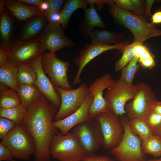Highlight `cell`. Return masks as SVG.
Here are the masks:
<instances>
[{
    "label": "cell",
    "mask_w": 161,
    "mask_h": 161,
    "mask_svg": "<svg viewBox=\"0 0 161 161\" xmlns=\"http://www.w3.org/2000/svg\"><path fill=\"white\" fill-rule=\"evenodd\" d=\"M58 109L43 94L27 108L21 125L35 143L34 161H50V143L54 136L59 132L53 123Z\"/></svg>",
    "instance_id": "6da1fadb"
},
{
    "label": "cell",
    "mask_w": 161,
    "mask_h": 161,
    "mask_svg": "<svg viewBox=\"0 0 161 161\" xmlns=\"http://www.w3.org/2000/svg\"><path fill=\"white\" fill-rule=\"evenodd\" d=\"M109 5V11L111 16L117 23L130 31L134 41L143 44L149 38L161 36V30L156 28L152 23L148 22L144 16L122 10L114 2Z\"/></svg>",
    "instance_id": "7a4b0ae2"
},
{
    "label": "cell",
    "mask_w": 161,
    "mask_h": 161,
    "mask_svg": "<svg viewBox=\"0 0 161 161\" xmlns=\"http://www.w3.org/2000/svg\"><path fill=\"white\" fill-rule=\"evenodd\" d=\"M124 129L122 139L110 152L118 161H146L145 155L141 148L142 140L131 131L128 115L119 116Z\"/></svg>",
    "instance_id": "3957f363"
},
{
    "label": "cell",
    "mask_w": 161,
    "mask_h": 161,
    "mask_svg": "<svg viewBox=\"0 0 161 161\" xmlns=\"http://www.w3.org/2000/svg\"><path fill=\"white\" fill-rule=\"evenodd\" d=\"M50 152L58 161H81L86 156L78 138L72 132L55 134L50 143Z\"/></svg>",
    "instance_id": "277c9868"
},
{
    "label": "cell",
    "mask_w": 161,
    "mask_h": 161,
    "mask_svg": "<svg viewBox=\"0 0 161 161\" xmlns=\"http://www.w3.org/2000/svg\"><path fill=\"white\" fill-rule=\"evenodd\" d=\"M1 143L9 148L17 159L28 160L35 152L33 139L21 125H16L1 139Z\"/></svg>",
    "instance_id": "5b68a950"
},
{
    "label": "cell",
    "mask_w": 161,
    "mask_h": 161,
    "mask_svg": "<svg viewBox=\"0 0 161 161\" xmlns=\"http://www.w3.org/2000/svg\"><path fill=\"white\" fill-rule=\"evenodd\" d=\"M136 85V95L130 102L126 103L125 109L129 119L138 118L145 120L157 101L150 86L142 82Z\"/></svg>",
    "instance_id": "8992f818"
},
{
    "label": "cell",
    "mask_w": 161,
    "mask_h": 161,
    "mask_svg": "<svg viewBox=\"0 0 161 161\" xmlns=\"http://www.w3.org/2000/svg\"><path fill=\"white\" fill-rule=\"evenodd\" d=\"M136 92V85L128 84L120 77L106 89L104 97L109 111L119 116L126 114V102L134 98Z\"/></svg>",
    "instance_id": "52a82bcc"
},
{
    "label": "cell",
    "mask_w": 161,
    "mask_h": 161,
    "mask_svg": "<svg viewBox=\"0 0 161 161\" xmlns=\"http://www.w3.org/2000/svg\"><path fill=\"white\" fill-rule=\"evenodd\" d=\"M41 64L43 70L48 75L54 88L73 89L67 76L70 66L68 61L60 60L55 52H44L42 54Z\"/></svg>",
    "instance_id": "ba28073f"
},
{
    "label": "cell",
    "mask_w": 161,
    "mask_h": 161,
    "mask_svg": "<svg viewBox=\"0 0 161 161\" xmlns=\"http://www.w3.org/2000/svg\"><path fill=\"white\" fill-rule=\"evenodd\" d=\"M72 132L78 138L86 156L94 154L102 145L103 138L100 126L95 118L76 126Z\"/></svg>",
    "instance_id": "9c48e42d"
},
{
    "label": "cell",
    "mask_w": 161,
    "mask_h": 161,
    "mask_svg": "<svg viewBox=\"0 0 161 161\" xmlns=\"http://www.w3.org/2000/svg\"><path fill=\"white\" fill-rule=\"evenodd\" d=\"M54 88L60 95L61 103L54 121L63 119L72 114L81 106L90 92L89 86L86 83L72 89Z\"/></svg>",
    "instance_id": "30bf717a"
},
{
    "label": "cell",
    "mask_w": 161,
    "mask_h": 161,
    "mask_svg": "<svg viewBox=\"0 0 161 161\" xmlns=\"http://www.w3.org/2000/svg\"><path fill=\"white\" fill-rule=\"evenodd\" d=\"M99 122L103 136L102 146L111 149L121 141L124 132L120 117L110 111L101 113L95 118Z\"/></svg>",
    "instance_id": "8fae6325"
},
{
    "label": "cell",
    "mask_w": 161,
    "mask_h": 161,
    "mask_svg": "<svg viewBox=\"0 0 161 161\" xmlns=\"http://www.w3.org/2000/svg\"><path fill=\"white\" fill-rule=\"evenodd\" d=\"M59 23H48L37 39L45 51L56 52L75 46L74 41L65 34Z\"/></svg>",
    "instance_id": "7c38bea8"
},
{
    "label": "cell",
    "mask_w": 161,
    "mask_h": 161,
    "mask_svg": "<svg viewBox=\"0 0 161 161\" xmlns=\"http://www.w3.org/2000/svg\"><path fill=\"white\" fill-rule=\"evenodd\" d=\"M129 41L118 45L95 44L91 43L86 44L80 52L78 57L74 60L75 64L78 67L73 80L72 84L77 85L81 81V75L86 66L92 60L103 53L108 50L117 49L123 52L126 47L129 44Z\"/></svg>",
    "instance_id": "4fadbf2b"
},
{
    "label": "cell",
    "mask_w": 161,
    "mask_h": 161,
    "mask_svg": "<svg viewBox=\"0 0 161 161\" xmlns=\"http://www.w3.org/2000/svg\"><path fill=\"white\" fill-rule=\"evenodd\" d=\"M115 80L111 74L107 73L97 78L89 85V93L93 97L89 111L92 118H94L99 114L109 111L103 92L104 90L112 85Z\"/></svg>",
    "instance_id": "5bb4252c"
},
{
    "label": "cell",
    "mask_w": 161,
    "mask_h": 161,
    "mask_svg": "<svg viewBox=\"0 0 161 161\" xmlns=\"http://www.w3.org/2000/svg\"><path fill=\"white\" fill-rule=\"evenodd\" d=\"M45 51L37 39L19 40L11 44L9 59L19 65L29 64Z\"/></svg>",
    "instance_id": "9a60e30c"
},
{
    "label": "cell",
    "mask_w": 161,
    "mask_h": 161,
    "mask_svg": "<svg viewBox=\"0 0 161 161\" xmlns=\"http://www.w3.org/2000/svg\"><path fill=\"white\" fill-rule=\"evenodd\" d=\"M43 53L32 60L29 64L35 69L36 79L34 85L37 87L42 93L56 108L59 109L61 103V96L55 89L50 80L43 70L41 60Z\"/></svg>",
    "instance_id": "2e32d148"
},
{
    "label": "cell",
    "mask_w": 161,
    "mask_h": 161,
    "mask_svg": "<svg viewBox=\"0 0 161 161\" xmlns=\"http://www.w3.org/2000/svg\"><path fill=\"white\" fill-rule=\"evenodd\" d=\"M93 99L92 96L89 93L87 95L82 105L77 110L64 119L54 121V125L64 135L76 126L92 120L93 118L90 116L89 111Z\"/></svg>",
    "instance_id": "e0dca14e"
},
{
    "label": "cell",
    "mask_w": 161,
    "mask_h": 161,
    "mask_svg": "<svg viewBox=\"0 0 161 161\" xmlns=\"http://www.w3.org/2000/svg\"><path fill=\"white\" fill-rule=\"evenodd\" d=\"M85 16L78 27V31L80 35L85 39L90 38L94 28L98 27L105 28L106 26L98 14L94 4L84 10Z\"/></svg>",
    "instance_id": "ac0fdd59"
},
{
    "label": "cell",
    "mask_w": 161,
    "mask_h": 161,
    "mask_svg": "<svg viewBox=\"0 0 161 161\" xmlns=\"http://www.w3.org/2000/svg\"><path fill=\"white\" fill-rule=\"evenodd\" d=\"M3 2L5 7L20 20H25L44 14L38 7L28 5L18 0H3Z\"/></svg>",
    "instance_id": "d6986e66"
},
{
    "label": "cell",
    "mask_w": 161,
    "mask_h": 161,
    "mask_svg": "<svg viewBox=\"0 0 161 161\" xmlns=\"http://www.w3.org/2000/svg\"><path fill=\"white\" fill-rule=\"evenodd\" d=\"M125 34L106 30H98L94 29L91 33L90 38L91 43L95 44L114 45L122 44Z\"/></svg>",
    "instance_id": "ffe728a7"
},
{
    "label": "cell",
    "mask_w": 161,
    "mask_h": 161,
    "mask_svg": "<svg viewBox=\"0 0 161 161\" xmlns=\"http://www.w3.org/2000/svg\"><path fill=\"white\" fill-rule=\"evenodd\" d=\"M15 62L9 60L8 62L0 67V81L17 91L19 84L17 76L19 66Z\"/></svg>",
    "instance_id": "44dd1931"
},
{
    "label": "cell",
    "mask_w": 161,
    "mask_h": 161,
    "mask_svg": "<svg viewBox=\"0 0 161 161\" xmlns=\"http://www.w3.org/2000/svg\"><path fill=\"white\" fill-rule=\"evenodd\" d=\"M46 21L44 14L33 17L24 27L20 40L25 41L33 39L40 34L46 25Z\"/></svg>",
    "instance_id": "7402d4cb"
},
{
    "label": "cell",
    "mask_w": 161,
    "mask_h": 161,
    "mask_svg": "<svg viewBox=\"0 0 161 161\" xmlns=\"http://www.w3.org/2000/svg\"><path fill=\"white\" fill-rule=\"evenodd\" d=\"M88 4L84 0H68L60 11L61 22V24L65 30L68 26L70 18L73 13L77 9H86Z\"/></svg>",
    "instance_id": "603a6c76"
},
{
    "label": "cell",
    "mask_w": 161,
    "mask_h": 161,
    "mask_svg": "<svg viewBox=\"0 0 161 161\" xmlns=\"http://www.w3.org/2000/svg\"><path fill=\"white\" fill-rule=\"evenodd\" d=\"M17 92L21 103L27 108L43 94L34 85L19 84Z\"/></svg>",
    "instance_id": "cb8c5ba5"
},
{
    "label": "cell",
    "mask_w": 161,
    "mask_h": 161,
    "mask_svg": "<svg viewBox=\"0 0 161 161\" xmlns=\"http://www.w3.org/2000/svg\"><path fill=\"white\" fill-rule=\"evenodd\" d=\"M21 103L17 92L7 86L0 83V108L9 109Z\"/></svg>",
    "instance_id": "d4e9b609"
},
{
    "label": "cell",
    "mask_w": 161,
    "mask_h": 161,
    "mask_svg": "<svg viewBox=\"0 0 161 161\" xmlns=\"http://www.w3.org/2000/svg\"><path fill=\"white\" fill-rule=\"evenodd\" d=\"M27 111V108L21 103L12 108H0V117L7 118L14 122L16 125H21Z\"/></svg>",
    "instance_id": "484cf974"
},
{
    "label": "cell",
    "mask_w": 161,
    "mask_h": 161,
    "mask_svg": "<svg viewBox=\"0 0 161 161\" xmlns=\"http://www.w3.org/2000/svg\"><path fill=\"white\" fill-rule=\"evenodd\" d=\"M129 125L131 131L138 136L142 141L147 140L153 135V130L144 120L138 118L129 119Z\"/></svg>",
    "instance_id": "4316f807"
},
{
    "label": "cell",
    "mask_w": 161,
    "mask_h": 161,
    "mask_svg": "<svg viewBox=\"0 0 161 161\" xmlns=\"http://www.w3.org/2000/svg\"><path fill=\"white\" fill-rule=\"evenodd\" d=\"M135 55L139 58L138 62L143 68L151 69L156 65L154 56L147 47L143 44H139L136 46Z\"/></svg>",
    "instance_id": "83f0119b"
},
{
    "label": "cell",
    "mask_w": 161,
    "mask_h": 161,
    "mask_svg": "<svg viewBox=\"0 0 161 161\" xmlns=\"http://www.w3.org/2000/svg\"><path fill=\"white\" fill-rule=\"evenodd\" d=\"M0 11V37L3 43L1 45L10 44L12 30V21L4 8Z\"/></svg>",
    "instance_id": "f1b7e54d"
},
{
    "label": "cell",
    "mask_w": 161,
    "mask_h": 161,
    "mask_svg": "<svg viewBox=\"0 0 161 161\" xmlns=\"http://www.w3.org/2000/svg\"><path fill=\"white\" fill-rule=\"evenodd\" d=\"M35 69L29 64L19 66L17 78L19 84L34 85L36 79Z\"/></svg>",
    "instance_id": "f546056e"
},
{
    "label": "cell",
    "mask_w": 161,
    "mask_h": 161,
    "mask_svg": "<svg viewBox=\"0 0 161 161\" xmlns=\"http://www.w3.org/2000/svg\"><path fill=\"white\" fill-rule=\"evenodd\" d=\"M141 148L145 154L151 155L155 157L161 156V140L153 135L142 141Z\"/></svg>",
    "instance_id": "4dcf8cb0"
},
{
    "label": "cell",
    "mask_w": 161,
    "mask_h": 161,
    "mask_svg": "<svg viewBox=\"0 0 161 161\" xmlns=\"http://www.w3.org/2000/svg\"><path fill=\"white\" fill-rule=\"evenodd\" d=\"M139 44H141L134 41L126 47L122 52L121 57L115 63L114 69L116 71L121 70L128 64L135 55L136 46Z\"/></svg>",
    "instance_id": "1f68e13d"
},
{
    "label": "cell",
    "mask_w": 161,
    "mask_h": 161,
    "mask_svg": "<svg viewBox=\"0 0 161 161\" xmlns=\"http://www.w3.org/2000/svg\"><path fill=\"white\" fill-rule=\"evenodd\" d=\"M138 60L139 58L134 55L128 64L121 70L120 77L128 84H132L134 76L139 69Z\"/></svg>",
    "instance_id": "d6a6232c"
},
{
    "label": "cell",
    "mask_w": 161,
    "mask_h": 161,
    "mask_svg": "<svg viewBox=\"0 0 161 161\" xmlns=\"http://www.w3.org/2000/svg\"><path fill=\"white\" fill-rule=\"evenodd\" d=\"M13 121L7 118L0 117V138L4 137L16 125Z\"/></svg>",
    "instance_id": "836d02e7"
},
{
    "label": "cell",
    "mask_w": 161,
    "mask_h": 161,
    "mask_svg": "<svg viewBox=\"0 0 161 161\" xmlns=\"http://www.w3.org/2000/svg\"><path fill=\"white\" fill-rule=\"evenodd\" d=\"M49 7L44 13L46 18L54 13L60 11L61 8L64 2L63 0H48Z\"/></svg>",
    "instance_id": "e575fe53"
},
{
    "label": "cell",
    "mask_w": 161,
    "mask_h": 161,
    "mask_svg": "<svg viewBox=\"0 0 161 161\" xmlns=\"http://www.w3.org/2000/svg\"><path fill=\"white\" fill-rule=\"evenodd\" d=\"M145 122L153 130L161 124V115L152 111L147 117Z\"/></svg>",
    "instance_id": "d590c367"
},
{
    "label": "cell",
    "mask_w": 161,
    "mask_h": 161,
    "mask_svg": "<svg viewBox=\"0 0 161 161\" xmlns=\"http://www.w3.org/2000/svg\"><path fill=\"white\" fill-rule=\"evenodd\" d=\"M11 44L1 45L0 47V67L5 64L9 60Z\"/></svg>",
    "instance_id": "8d00e7d4"
},
{
    "label": "cell",
    "mask_w": 161,
    "mask_h": 161,
    "mask_svg": "<svg viewBox=\"0 0 161 161\" xmlns=\"http://www.w3.org/2000/svg\"><path fill=\"white\" fill-rule=\"evenodd\" d=\"M14 157L11 151L1 142L0 143V161H11Z\"/></svg>",
    "instance_id": "74e56055"
},
{
    "label": "cell",
    "mask_w": 161,
    "mask_h": 161,
    "mask_svg": "<svg viewBox=\"0 0 161 161\" xmlns=\"http://www.w3.org/2000/svg\"><path fill=\"white\" fill-rule=\"evenodd\" d=\"M114 4L120 9L128 11H134V9L131 0H114Z\"/></svg>",
    "instance_id": "f35d334b"
},
{
    "label": "cell",
    "mask_w": 161,
    "mask_h": 161,
    "mask_svg": "<svg viewBox=\"0 0 161 161\" xmlns=\"http://www.w3.org/2000/svg\"><path fill=\"white\" fill-rule=\"evenodd\" d=\"M134 9L133 13L141 16H144L145 9L144 1L141 0H131Z\"/></svg>",
    "instance_id": "ab89813d"
},
{
    "label": "cell",
    "mask_w": 161,
    "mask_h": 161,
    "mask_svg": "<svg viewBox=\"0 0 161 161\" xmlns=\"http://www.w3.org/2000/svg\"><path fill=\"white\" fill-rule=\"evenodd\" d=\"M81 161H116L108 156L93 154L86 156Z\"/></svg>",
    "instance_id": "60d3db41"
},
{
    "label": "cell",
    "mask_w": 161,
    "mask_h": 161,
    "mask_svg": "<svg viewBox=\"0 0 161 161\" xmlns=\"http://www.w3.org/2000/svg\"><path fill=\"white\" fill-rule=\"evenodd\" d=\"M86 2L90 5L96 4L97 9L98 10L101 9L104 4H109L114 2V0H86Z\"/></svg>",
    "instance_id": "b9f144b4"
},
{
    "label": "cell",
    "mask_w": 161,
    "mask_h": 161,
    "mask_svg": "<svg viewBox=\"0 0 161 161\" xmlns=\"http://www.w3.org/2000/svg\"><path fill=\"white\" fill-rule=\"evenodd\" d=\"M48 23H61V18L60 12L52 13L46 18Z\"/></svg>",
    "instance_id": "7bdbcfd3"
},
{
    "label": "cell",
    "mask_w": 161,
    "mask_h": 161,
    "mask_svg": "<svg viewBox=\"0 0 161 161\" xmlns=\"http://www.w3.org/2000/svg\"><path fill=\"white\" fill-rule=\"evenodd\" d=\"M154 1V0H146L145 1L146 7L144 15L145 17H149L152 15L151 13V10L152 6Z\"/></svg>",
    "instance_id": "ee69618b"
},
{
    "label": "cell",
    "mask_w": 161,
    "mask_h": 161,
    "mask_svg": "<svg viewBox=\"0 0 161 161\" xmlns=\"http://www.w3.org/2000/svg\"><path fill=\"white\" fill-rule=\"evenodd\" d=\"M18 1L28 5L37 6L39 7L42 0H18Z\"/></svg>",
    "instance_id": "f6af8a7d"
},
{
    "label": "cell",
    "mask_w": 161,
    "mask_h": 161,
    "mask_svg": "<svg viewBox=\"0 0 161 161\" xmlns=\"http://www.w3.org/2000/svg\"><path fill=\"white\" fill-rule=\"evenodd\" d=\"M151 19L152 23L154 24L161 23V10L156 12L152 15Z\"/></svg>",
    "instance_id": "bcb514c9"
},
{
    "label": "cell",
    "mask_w": 161,
    "mask_h": 161,
    "mask_svg": "<svg viewBox=\"0 0 161 161\" xmlns=\"http://www.w3.org/2000/svg\"><path fill=\"white\" fill-rule=\"evenodd\" d=\"M49 7L48 0H43L39 7L40 10L44 13Z\"/></svg>",
    "instance_id": "7dc6e473"
},
{
    "label": "cell",
    "mask_w": 161,
    "mask_h": 161,
    "mask_svg": "<svg viewBox=\"0 0 161 161\" xmlns=\"http://www.w3.org/2000/svg\"><path fill=\"white\" fill-rule=\"evenodd\" d=\"M153 134L161 140V124L153 130Z\"/></svg>",
    "instance_id": "c3c4849f"
},
{
    "label": "cell",
    "mask_w": 161,
    "mask_h": 161,
    "mask_svg": "<svg viewBox=\"0 0 161 161\" xmlns=\"http://www.w3.org/2000/svg\"><path fill=\"white\" fill-rule=\"evenodd\" d=\"M153 111L161 115V102L157 101L154 107Z\"/></svg>",
    "instance_id": "681fc988"
},
{
    "label": "cell",
    "mask_w": 161,
    "mask_h": 161,
    "mask_svg": "<svg viewBox=\"0 0 161 161\" xmlns=\"http://www.w3.org/2000/svg\"><path fill=\"white\" fill-rule=\"evenodd\" d=\"M146 161H161V158L159 159H150L147 160Z\"/></svg>",
    "instance_id": "f907efd6"
},
{
    "label": "cell",
    "mask_w": 161,
    "mask_h": 161,
    "mask_svg": "<svg viewBox=\"0 0 161 161\" xmlns=\"http://www.w3.org/2000/svg\"><path fill=\"white\" fill-rule=\"evenodd\" d=\"M11 161H16V160H15L13 159V160H12Z\"/></svg>",
    "instance_id": "816d5d0a"
}]
</instances>
